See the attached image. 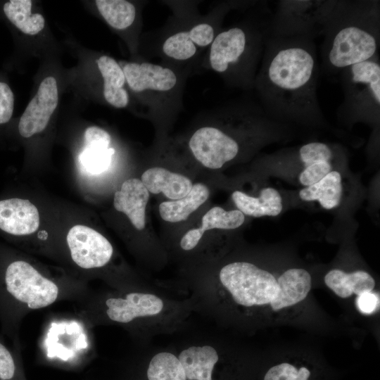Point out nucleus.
Returning a JSON list of instances; mask_svg holds the SVG:
<instances>
[{
	"label": "nucleus",
	"instance_id": "4468645a",
	"mask_svg": "<svg viewBox=\"0 0 380 380\" xmlns=\"http://www.w3.org/2000/svg\"><path fill=\"white\" fill-rule=\"evenodd\" d=\"M39 226L36 206L27 199L8 198L0 200V230L13 236L33 234Z\"/></svg>",
	"mask_w": 380,
	"mask_h": 380
},
{
	"label": "nucleus",
	"instance_id": "2f4dec72",
	"mask_svg": "<svg viewBox=\"0 0 380 380\" xmlns=\"http://www.w3.org/2000/svg\"><path fill=\"white\" fill-rule=\"evenodd\" d=\"M333 165L331 161H319L303 167L298 176L300 184L305 186L317 183L332 171Z\"/></svg>",
	"mask_w": 380,
	"mask_h": 380
},
{
	"label": "nucleus",
	"instance_id": "1a4fd4ad",
	"mask_svg": "<svg viewBox=\"0 0 380 380\" xmlns=\"http://www.w3.org/2000/svg\"><path fill=\"white\" fill-rule=\"evenodd\" d=\"M343 100L338 115L347 122L378 123L380 113L379 58L347 67L341 72Z\"/></svg>",
	"mask_w": 380,
	"mask_h": 380
},
{
	"label": "nucleus",
	"instance_id": "a878e982",
	"mask_svg": "<svg viewBox=\"0 0 380 380\" xmlns=\"http://www.w3.org/2000/svg\"><path fill=\"white\" fill-rule=\"evenodd\" d=\"M30 0H10L3 5V11L8 20L22 32L34 35L44 27L45 20L40 13H32Z\"/></svg>",
	"mask_w": 380,
	"mask_h": 380
},
{
	"label": "nucleus",
	"instance_id": "2eb2a0df",
	"mask_svg": "<svg viewBox=\"0 0 380 380\" xmlns=\"http://www.w3.org/2000/svg\"><path fill=\"white\" fill-rule=\"evenodd\" d=\"M175 351L186 380H213V372L220 360L218 351L208 341L185 343Z\"/></svg>",
	"mask_w": 380,
	"mask_h": 380
},
{
	"label": "nucleus",
	"instance_id": "7c9ffc66",
	"mask_svg": "<svg viewBox=\"0 0 380 380\" xmlns=\"http://www.w3.org/2000/svg\"><path fill=\"white\" fill-rule=\"evenodd\" d=\"M310 372L305 367L298 369L293 365L284 362L271 367L265 374L264 380H308Z\"/></svg>",
	"mask_w": 380,
	"mask_h": 380
},
{
	"label": "nucleus",
	"instance_id": "aec40b11",
	"mask_svg": "<svg viewBox=\"0 0 380 380\" xmlns=\"http://www.w3.org/2000/svg\"><path fill=\"white\" fill-rule=\"evenodd\" d=\"M96 62L104 81V100L116 108H126L129 103V95L125 88L126 80L121 65L115 59L107 55L101 56Z\"/></svg>",
	"mask_w": 380,
	"mask_h": 380
},
{
	"label": "nucleus",
	"instance_id": "72a5a7b5",
	"mask_svg": "<svg viewBox=\"0 0 380 380\" xmlns=\"http://www.w3.org/2000/svg\"><path fill=\"white\" fill-rule=\"evenodd\" d=\"M378 300L374 293L372 292L365 293L358 296L357 305L362 312L370 314L377 308Z\"/></svg>",
	"mask_w": 380,
	"mask_h": 380
},
{
	"label": "nucleus",
	"instance_id": "393cba45",
	"mask_svg": "<svg viewBox=\"0 0 380 380\" xmlns=\"http://www.w3.org/2000/svg\"><path fill=\"white\" fill-rule=\"evenodd\" d=\"M98 11L105 21L118 31H127L139 26V8L125 0H96Z\"/></svg>",
	"mask_w": 380,
	"mask_h": 380
},
{
	"label": "nucleus",
	"instance_id": "f257e3e1",
	"mask_svg": "<svg viewBox=\"0 0 380 380\" xmlns=\"http://www.w3.org/2000/svg\"><path fill=\"white\" fill-rule=\"evenodd\" d=\"M319 72L314 36L268 33L253 90L272 118L284 123L321 124Z\"/></svg>",
	"mask_w": 380,
	"mask_h": 380
},
{
	"label": "nucleus",
	"instance_id": "cd10ccee",
	"mask_svg": "<svg viewBox=\"0 0 380 380\" xmlns=\"http://www.w3.org/2000/svg\"><path fill=\"white\" fill-rule=\"evenodd\" d=\"M110 144L89 143L79 156L83 169L89 174L98 175L106 171L110 166L115 151Z\"/></svg>",
	"mask_w": 380,
	"mask_h": 380
},
{
	"label": "nucleus",
	"instance_id": "20e7f679",
	"mask_svg": "<svg viewBox=\"0 0 380 380\" xmlns=\"http://www.w3.org/2000/svg\"><path fill=\"white\" fill-rule=\"evenodd\" d=\"M199 2L162 1L172 13L163 27L149 36V56H158L162 63L190 74L200 70L203 58L222 30L227 15L251 4L250 1H224L201 14Z\"/></svg>",
	"mask_w": 380,
	"mask_h": 380
},
{
	"label": "nucleus",
	"instance_id": "6e6552de",
	"mask_svg": "<svg viewBox=\"0 0 380 380\" xmlns=\"http://www.w3.org/2000/svg\"><path fill=\"white\" fill-rule=\"evenodd\" d=\"M38 359L66 370L87 365L96 356L93 328L76 312L51 315L38 341Z\"/></svg>",
	"mask_w": 380,
	"mask_h": 380
},
{
	"label": "nucleus",
	"instance_id": "f03ea898",
	"mask_svg": "<svg viewBox=\"0 0 380 380\" xmlns=\"http://www.w3.org/2000/svg\"><path fill=\"white\" fill-rule=\"evenodd\" d=\"M77 303L76 313L91 328L118 326L141 340L178 330L195 309L191 297L178 300L143 286L91 291Z\"/></svg>",
	"mask_w": 380,
	"mask_h": 380
},
{
	"label": "nucleus",
	"instance_id": "f8f14e48",
	"mask_svg": "<svg viewBox=\"0 0 380 380\" xmlns=\"http://www.w3.org/2000/svg\"><path fill=\"white\" fill-rule=\"evenodd\" d=\"M66 243L72 262L85 271L105 268L113 257L110 242L97 231L84 225L73 226L68 232Z\"/></svg>",
	"mask_w": 380,
	"mask_h": 380
},
{
	"label": "nucleus",
	"instance_id": "4be33fe9",
	"mask_svg": "<svg viewBox=\"0 0 380 380\" xmlns=\"http://www.w3.org/2000/svg\"><path fill=\"white\" fill-rule=\"evenodd\" d=\"M324 282L338 296L344 298L353 293L359 296L372 292L375 286L374 278L363 270L347 273L341 270L334 269L326 274Z\"/></svg>",
	"mask_w": 380,
	"mask_h": 380
},
{
	"label": "nucleus",
	"instance_id": "f3484780",
	"mask_svg": "<svg viewBox=\"0 0 380 380\" xmlns=\"http://www.w3.org/2000/svg\"><path fill=\"white\" fill-rule=\"evenodd\" d=\"M245 215L239 210H226L215 206L208 210L202 217L201 226L186 232L182 237L179 246L184 251L194 249L202 239L205 232L213 229H234L241 227Z\"/></svg>",
	"mask_w": 380,
	"mask_h": 380
},
{
	"label": "nucleus",
	"instance_id": "a211bd4d",
	"mask_svg": "<svg viewBox=\"0 0 380 380\" xmlns=\"http://www.w3.org/2000/svg\"><path fill=\"white\" fill-rule=\"evenodd\" d=\"M277 281L279 291L270 303L274 311L301 302L311 289V276L303 268L289 269Z\"/></svg>",
	"mask_w": 380,
	"mask_h": 380
},
{
	"label": "nucleus",
	"instance_id": "c756f323",
	"mask_svg": "<svg viewBox=\"0 0 380 380\" xmlns=\"http://www.w3.org/2000/svg\"><path fill=\"white\" fill-rule=\"evenodd\" d=\"M298 156L303 167L319 161H331L334 156V149L321 141H312L301 146Z\"/></svg>",
	"mask_w": 380,
	"mask_h": 380
},
{
	"label": "nucleus",
	"instance_id": "423d86ee",
	"mask_svg": "<svg viewBox=\"0 0 380 380\" xmlns=\"http://www.w3.org/2000/svg\"><path fill=\"white\" fill-rule=\"evenodd\" d=\"M267 34V27L250 19L222 27L205 53L200 70L215 72L231 87L253 90Z\"/></svg>",
	"mask_w": 380,
	"mask_h": 380
},
{
	"label": "nucleus",
	"instance_id": "473e14b6",
	"mask_svg": "<svg viewBox=\"0 0 380 380\" xmlns=\"http://www.w3.org/2000/svg\"><path fill=\"white\" fill-rule=\"evenodd\" d=\"M14 109V94L10 86L0 81V125L8 123Z\"/></svg>",
	"mask_w": 380,
	"mask_h": 380
},
{
	"label": "nucleus",
	"instance_id": "bb28decb",
	"mask_svg": "<svg viewBox=\"0 0 380 380\" xmlns=\"http://www.w3.org/2000/svg\"><path fill=\"white\" fill-rule=\"evenodd\" d=\"M151 357L146 369L148 380H186L183 367L172 348H163Z\"/></svg>",
	"mask_w": 380,
	"mask_h": 380
},
{
	"label": "nucleus",
	"instance_id": "9b49d317",
	"mask_svg": "<svg viewBox=\"0 0 380 380\" xmlns=\"http://www.w3.org/2000/svg\"><path fill=\"white\" fill-rule=\"evenodd\" d=\"M331 1H281L268 28L273 35L310 34L322 31Z\"/></svg>",
	"mask_w": 380,
	"mask_h": 380
},
{
	"label": "nucleus",
	"instance_id": "ddd939ff",
	"mask_svg": "<svg viewBox=\"0 0 380 380\" xmlns=\"http://www.w3.org/2000/svg\"><path fill=\"white\" fill-rule=\"evenodd\" d=\"M58 103L56 80L53 77H46L40 83L37 94L20 118L18 125L20 135L28 138L42 132L46 127Z\"/></svg>",
	"mask_w": 380,
	"mask_h": 380
},
{
	"label": "nucleus",
	"instance_id": "6ab92c4d",
	"mask_svg": "<svg viewBox=\"0 0 380 380\" xmlns=\"http://www.w3.org/2000/svg\"><path fill=\"white\" fill-rule=\"evenodd\" d=\"M141 181L148 192L154 194L163 193L171 200L184 197L193 186L189 177L162 167L147 169L141 175Z\"/></svg>",
	"mask_w": 380,
	"mask_h": 380
},
{
	"label": "nucleus",
	"instance_id": "c85d7f7f",
	"mask_svg": "<svg viewBox=\"0 0 380 380\" xmlns=\"http://www.w3.org/2000/svg\"><path fill=\"white\" fill-rule=\"evenodd\" d=\"M0 380H27L21 349L8 346L0 333Z\"/></svg>",
	"mask_w": 380,
	"mask_h": 380
},
{
	"label": "nucleus",
	"instance_id": "5701e85b",
	"mask_svg": "<svg viewBox=\"0 0 380 380\" xmlns=\"http://www.w3.org/2000/svg\"><path fill=\"white\" fill-rule=\"evenodd\" d=\"M209 189L203 183H196L184 197L162 202L159 205L161 218L168 222H178L188 219L208 198Z\"/></svg>",
	"mask_w": 380,
	"mask_h": 380
},
{
	"label": "nucleus",
	"instance_id": "39448f33",
	"mask_svg": "<svg viewBox=\"0 0 380 380\" xmlns=\"http://www.w3.org/2000/svg\"><path fill=\"white\" fill-rule=\"evenodd\" d=\"M322 68L329 72L379 58L380 13L377 1H331L324 19Z\"/></svg>",
	"mask_w": 380,
	"mask_h": 380
},
{
	"label": "nucleus",
	"instance_id": "9d476101",
	"mask_svg": "<svg viewBox=\"0 0 380 380\" xmlns=\"http://www.w3.org/2000/svg\"><path fill=\"white\" fill-rule=\"evenodd\" d=\"M218 285L236 305L244 308L270 304L279 291L272 274L246 261L224 265L218 272Z\"/></svg>",
	"mask_w": 380,
	"mask_h": 380
},
{
	"label": "nucleus",
	"instance_id": "dca6fc26",
	"mask_svg": "<svg viewBox=\"0 0 380 380\" xmlns=\"http://www.w3.org/2000/svg\"><path fill=\"white\" fill-rule=\"evenodd\" d=\"M149 192L141 179L125 180L114 195L113 205L116 210L125 213L132 224L142 230L146 226V208Z\"/></svg>",
	"mask_w": 380,
	"mask_h": 380
},
{
	"label": "nucleus",
	"instance_id": "b1692460",
	"mask_svg": "<svg viewBox=\"0 0 380 380\" xmlns=\"http://www.w3.org/2000/svg\"><path fill=\"white\" fill-rule=\"evenodd\" d=\"M343 194L342 177L339 172L332 170L324 178L299 191V197L304 201H317L326 210L338 207Z\"/></svg>",
	"mask_w": 380,
	"mask_h": 380
},
{
	"label": "nucleus",
	"instance_id": "0eeeda50",
	"mask_svg": "<svg viewBox=\"0 0 380 380\" xmlns=\"http://www.w3.org/2000/svg\"><path fill=\"white\" fill-rule=\"evenodd\" d=\"M126 84L144 108L147 116L165 125L184 109L187 71L147 61L120 63Z\"/></svg>",
	"mask_w": 380,
	"mask_h": 380
},
{
	"label": "nucleus",
	"instance_id": "412c9836",
	"mask_svg": "<svg viewBox=\"0 0 380 380\" xmlns=\"http://www.w3.org/2000/svg\"><path fill=\"white\" fill-rule=\"evenodd\" d=\"M232 199L237 210L244 215L253 217H275L283 209L282 198L273 187L262 189L258 197L249 196L241 191H234L232 194Z\"/></svg>",
	"mask_w": 380,
	"mask_h": 380
},
{
	"label": "nucleus",
	"instance_id": "7ed1b4c3",
	"mask_svg": "<svg viewBox=\"0 0 380 380\" xmlns=\"http://www.w3.org/2000/svg\"><path fill=\"white\" fill-rule=\"evenodd\" d=\"M82 281L51 277L25 258L0 251L1 334L21 349L20 328L30 312L56 303H78L89 293Z\"/></svg>",
	"mask_w": 380,
	"mask_h": 380
}]
</instances>
